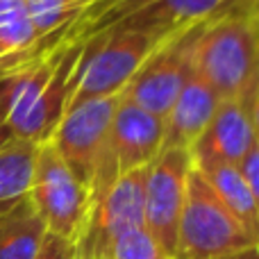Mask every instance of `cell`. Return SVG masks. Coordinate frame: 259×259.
<instances>
[{
    "instance_id": "obj_1",
    "label": "cell",
    "mask_w": 259,
    "mask_h": 259,
    "mask_svg": "<svg viewBox=\"0 0 259 259\" xmlns=\"http://www.w3.org/2000/svg\"><path fill=\"white\" fill-rule=\"evenodd\" d=\"M87 41H64L0 71V109L14 139L48 143L75 91Z\"/></svg>"
},
{
    "instance_id": "obj_2",
    "label": "cell",
    "mask_w": 259,
    "mask_h": 259,
    "mask_svg": "<svg viewBox=\"0 0 259 259\" xmlns=\"http://www.w3.org/2000/svg\"><path fill=\"white\" fill-rule=\"evenodd\" d=\"M166 39L168 34L127 21H118L87 39L71 105L89 98L121 96L141 64Z\"/></svg>"
},
{
    "instance_id": "obj_3",
    "label": "cell",
    "mask_w": 259,
    "mask_h": 259,
    "mask_svg": "<svg viewBox=\"0 0 259 259\" xmlns=\"http://www.w3.org/2000/svg\"><path fill=\"white\" fill-rule=\"evenodd\" d=\"M193 71L221 98L241 94L259 75V27L234 9L202 23L193 41Z\"/></svg>"
},
{
    "instance_id": "obj_4",
    "label": "cell",
    "mask_w": 259,
    "mask_h": 259,
    "mask_svg": "<svg viewBox=\"0 0 259 259\" xmlns=\"http://www.w3.org/2000/svg\"><path fill=\"white\" fill-rule=\"evenodd\" d=\"M257 246L219 198L209 180L193 166L187 180L175 259H216Z\"/></svg>"
},
{
    "instance_id": "obj_5",
    "label": "cell",
    "mask_w": 259,
    "mask_h": 259,
    "mask_svg": "<svg viewBox=\"0 0 259 259\" xmlns=\"http://www.w3.org/2000/svg\"><path fill=\"white\" fill-rule=\"evenodd\" d=\"M30 200L48 232L77 243L91 211V191L68 168L53 143H41L34 161Z\"/></svg>"
},
{
    "instance_id": "obj_6",
    "label": "cell",
    "mask_w": 259,
    "mask_h": 259,
    "mask_svg": "<svg viewBox=\"0 0 259 259\" xmlns=\"http://www.w3.org/2000/svg\"><path fill=\"white\" fill-rule=\"evenodd\" d=\"M164 148V118L146 112L121 96L107 148L91 182V202L100 198L116 178L137 168H146Z\"/></svg>"
},
{
    "instance_id": "obj_7",
    "label": "cell",
    "mask_w": 259,
    "mask_h": 259,
    "mask_svg": "<svg viewBox=\"0 0 259 259\" xmlns=\"http://www.w3.org/2000/svg\"><path fill=\"white\" fill-rule=\"evenodd\" d=\"M146 168L116 178L91 202L89 219L77 239V259H107L121 234L146 225Z\"/></svg>"
},
{
    "instance_id": "obj_8",
    "label": "cell",
    "mask_w": 259,
    "mask_h": 259,
    "mask_svg": "<svg viewBox=\"0 0 259 259\" xmlns=\"http://www.w3.org/2000/svg\"><path fill=\"white\" fill-rule=\"evenodd\" d=\"M118 100L121 96H105L68 105L50 139L55 150L62 155L68 168L87 189H91L96 170L105 155Z\"/></svg>"
},
{
    "instance_id": "obj_9",
    "label": "cell",
    "mask_w": 259,
    "mask_h": 259,
    "mask_svg": "<svg viewBox=\"0 0 259 259\" xmlns=\"http://www.w3.org/2000/svg\"><path fill=\"white\" fill-rule=\"evenodd\" d=\"M200 25L175 32L173 36L161 41L155 53L141 64V68L127 82L121 94L123 98L155 116L166 118L184 82L193 71V41Z\"/></svg>"
},
{
    "instance_id": "obj_10",
    "label": "cell",
    "mask_w": 259,
    "mask_h": 259,
    "mask_svg": "<svg viewBox=\"0 0 259 259\" xmlns=\"http://www.w3.org/2000/svg\"><path fill=\"white\" fill-rule=\"evenodd\" d=\"M191 168L193 157L187 148H164L146 168V228L173 259Z\"/></svg>"
},
{
    "instance_id": "obj_11",
    "label": "cell",
    "mask_w": 259,
    "mask_h": 259,
    "mask_svg": "<svg viewBox=\"0 0 259 259\" xmlns=\"http://www.w3.org/2000/svg\"><path fill=\"white\" fill-rule=\"evenodd\" d=\"M259 134V75L241 94L223 98L196 146L193 161H228L241 164Z\"/></svg>"
},
{
    "instance_id": "obj_12",
    "label": "cell",
    "mask_w": 259,
    "mask_h": 259,
    "mask_svg": "<svg viewBox=\"0 0 259 259\" xmlns=\"http://www.w3.org/2000/svg\"><path fill=\"white\" fill-rule=\"evenodd\" d=\"M221 100L223 98L216 94L214 87L196 71H191L173 107L164 118V148L191 150L198 139L205 134V130L209 127Z\"/></svg>"
},
{
    "instance_id": "obj_13",
    "label": "cell",
    "mask_w": 259,
    "mask_h": 259,
    "mask_svg": "<svg viewBox=\"0 0 259 259\" xmlns=\"http://www.w3.org/2000/svg\"><path fill=\"white\" fill-rule=\"evenodd\" d=\"M193 166L209 180V184L225 202V207L259 243V205L241 168L237 164H228V161H193Z\"/></svg>"
},
{
    "instance_id": "obj_14",
    "label": "cell",
    "mask_w": 259,
    "mask_h": 259,
    "mask_svg": "<svg viewBox=\"0 0 259 259\" xmlns=\"http://www.w3.org/2000/svg\"><path fill=\"white\" fill-rule=\"evenodd\" d=\"M48 228L30 196L0 216V259H36Z\"/></svg>"
},
{
    "instance_id": "obj_15",
    "label": "cell",
    "mask_w": 259,
    "mask_h": 259,
    "mask_svg": "<svg viewBox=\"0 0 259 259\" xmlns=\"http://www.w3.org/2000/svg\"><path fill=\"white\" fill-rule=\"evenodd\" d=\"M39 146L12 139L0 148V216L30 196Z\"/></svg>"
},
{
    "instance_id": "obj_16",
    "label": "cell",
    "mask_w": 259,
    "mask_h": 259,
    "mask_svg": "<svg viewBox=\"0 0 259 259\" xmlns=\"http://www.w3.org/2000/svg\"><path fill=\"white\" fill-rule=\"evenodd\" d=\"M98 3L100 0H27V12L36 34V50L30 57L46 53L57 36L75 25Z\"/></svg>"
},
{
    "instance_id": "obj_17",
    "label": "cell",
    "mask_w": 259,
    "mask_h": 259,
    "mask_svg": "<svg viewBox=\"0 0 259 259\" xmlns=\"http://www.w3.org/2000/svg\"><path fill=\"white\" fill-rule=\"evenodd\" d=\"M36 46L27 0H0V71L30 57Z\"/></svg>"
},
{
    "instance_id": "obj_18",
    "label": "cell",
    "mask_w": 259,
    "mask_h": 259,
    "mask_svg": "<svg viewBox=\"0 0 259 259\" xmlns=\"http://www.w3.org/2000/svg\"><path fill=\"white\" fill-rule=\"evenodd\" d=\"M107 259H173L166 255V250L159 246L150 230L146 225L127 230L125 234L114 241Z\"/></svg>"
},
{
    "instance_id": "obj_19",
    "label": "cell",
    "mask_w": 259,
    "mask_h": 259,
    "mask_svg": "<svg viewBox=\"0 0 259 259\" xmlns=\"http://www.w3.org/2000/svg\"><path fill=\"white\" fill-rule=\"evenodd\" d=\"M36 259H77V243L71 239H64L59 234L48 232L41 243V250Z\"/></svg>"
},
{
    "instance_id": "obj_20",
    "label": "cell",
    "mask_w": 259,
    "mask_h": 259,
    "mask_svg": "<svg viewBox=\"0 0 259 259\" xmlns=\"http://www.w3.org/2000/svg\"><path fill=\"white\" fill-rule=\"evenodd\" d=\"M239 168H241L243 178L248 180V184H250V189H252V196H255V200L259 205V134H257L255 146L250 148L246 159L239 164Z\"/></svg>"
},
{
    "instance_id": "obj_21",
    "label": "cell",
    "mask_w": 259,
    "mask_h": 259,
    "mask_svg": "<svg viewBox=\"0 0 259 259\" xmlns=\"http://www.w3.org/2000/svg\"><path fill=\"white\" fill-rule=\"evenodd\" d=\"M230 9L241 12L243 16H248L259 27V0H234V3L230 5ZM225 12H228V9H225Z\"/></svg>"
},
{
    "instance_id": "obj_22",
    "label": "cell",
    "mask_w": 259,
    "mask_h": 259,
    "mask_svg": "<svg viewBox=\"0 0 259 259\" xmlns=\"http://www.w3.org/2000/svg\"><path fill=\"white\" fill-rule=\"evenodd\" d=\"M216 259H259V246L257 248H246V250H239V252H232V255L216 257Z\"/></svg>"
},
{
    "instance_id": "obj_23",
    "label": "cell",
    "mask_w": 259,
    "mask_h": 259,
    "mask_svg": "<svg viewBox=\"0 0 259 259\" xmlns=\"http://www.w3.org/2000/svg\"><path fill=\"white\" fill-rule=\"evenodd\" d=\"M12 132H9V125H7V121H5V114H3V109H0V148L5 146L7 141H12Z\"/></svg>"
}]
</instances>
